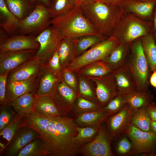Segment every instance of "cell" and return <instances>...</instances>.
I'll list each match as a JSON object with an SVG mask.
<instances>
[{
	"label": "cell",
	"instance_id": "obj_41",
	"mask_svg": "<svg viewBox=\"0 0 156 156\" xmlns=\"http://www.w3.org/2000/svg\"><path fill=\"white\" fill-rule=\"evenodd\" d=\"M16 114L10 103L5 105H0V131L12 120Z\"/></svg>",
	"mask_w": 156,
	"mask_h": 156
},
{
	"label": "cell",
	"instance_id": "obj_45",
	"mask_svg": "<svg viewBox=\"0 0 156 156\" xmlns=\"http://www.w3.org/2000/svg\"><path fill=\"white\" fill-rule=\"evenodd\" d=\"M132 148L131 143L126 138L124 137L118 142L116 150L118 153L125 154L130 152Z\"/></svg>",
	"mask_w": 156,
	"mask_h": 156
},
{
	"label": "cell",
	"instance_id": "obj_39",
	"mask_svg": "<svg viewBox=\"0 0 156 156\" xmlns=\"http://www.w3.org/2000/svg\"><path fill=\"white\" fill-rule=\"evenodd\" d=\"M77 77L78 80L77 96H81L98 103L92 85L84 77L78 74Z\"/></svg>",
	"mask_w": 156,
	"mask_h": 156
},
{
	"label": "cell",
	"instance_id": "obj_33",
	"mask_svg": "<svg viewBox=\"0 0 156 156\" xmlns=\"http://www.w3.org/2000/svg\"><path fill=\"white\" fill-rule=\"evenodd\" d=\"M49 152L45 144L40 138L35 139L27 144L16 156H48Z\"/></svg>",
	"mask_w": 156,
	"mask_h": 156
},
{
	"label": "cell",
	"instance_id": "obj_7",
	"mask_svg": "<svg viewBox=\"0 0 156 156\" xmlns=\"http://www.w3.org/2000/svg\"><path fill=\"white\" fill-rule=\"evenodd\" d=\"M49 8L38 3L33 10L20 21L19 34L37 36L51 25Z\"/></svg>",
	"mask_w": 156,
	"mask_h": 156
},
{
	"label": "cell",
	"instance_id": "obj_46",
	"mask_svg": "<svg viewBox=\"0 0 156 156\" xmlns=\"http://www.w3.org/2000/svg\"><path fill=\"white\" fill-rule=\"evenodd\" d=\"M146 107L151 120L156 121V104L153 101L148 104Z\"/></svg>",
	"mask_w": 156,
	"mask_h": 156
},
{
	"label": "cell",
	"instance_id": "obj_16",
	"mask_svg": "<svg viewBox=\"0 0 156 156\" xmlns=\"http://www.w3.org/2000/svg\"><path fill=\"white\" fill-rule=\"evenodd\" d=\"M63 114L69 113L73 109L77 95L74 90L62 80L58 84L51 96Z\"/></svg>",
	"mask_w": 156,
	"mask_h": 156
},
{
	"label": "cell",
	"instance_id": "obj_48",
	"mask_svg": "<svg viewBox=\"0 0 156 156\" xmlns=\"http://www.w3.org/2000/svg\"><path fill=\"white\" fill-rule=\"evenodd\" d=\"M153 13V33L156 42V4L154 8Z\"/></svg>",
	"mask_w": 156,
	"mask_h": 156
},
{
	"label": "cell",
	"instance_id": "obj_28",
	"mask_svg": "<svg viewBox=\"0 0 156 156\" xmlns=\"http://www.w3.org/2000/svg\"><path fill=\"white\" fill-rule=\"evenodd\" d=\"M57 51L63 70L66 68L75 58V44L73 40L69 38L62 39Z\"/></svg>",
	"mask_w": 156,
	"mask_h": 156
},
{
	"label": "cell",
	"instance_id": "obj_51",
	"mask_svg": "<svg viewBox=\"0 0 156 156\" xmlns=\"http://www.w3.org/2000/svg\"><path fill=\"white\" fill-rule=\"evenodd\" d=\"M92 0H73L75 6H81Z\"/></svg>",
	"mask_w": 156,
	"mask_h": 156
},
{
	"label": "cell",
	"instance_id": "obj_10",
	"mask_svg": "<svg viewBox=\"0 0 156 156\" xmlns=\"http://www.w3.org/2000/svg\"><path fill=\"white\" fill-rule=\"evenodd\" d=\"M102 123L94 138L80 147L79 153L85 156L113 155L108 134Z\"/></svg>",
	"mask_w": 156,
	"mask_h": 156
},
{
	"label": "cell",
	"instance_id": "obj_54",
	"mask_svg": "<svg viewBox=\"0 0 156 156\" xmlns=\"http://www.w3.org/2000/svg\"><path fill=\"white\" fill-rule=\"evenodd\" d=\"M139 0V1H154V0L156 1V0Z\"/></svg>",
	"mask_w": 156,
	"mask_h": 156
},
{
	"label": "cell",
	"instance_id": "obj_3",
	"mask_svg": "<svg viewBox=\"0 0 156 156\" xmlns=\"http://www.w3.org/2000/svg\"><path fill=\"white\" fill-rule=\"evenodd\" d=\"M51 25L60 33L62 39H74L86 35L100 34L83 13L80 6L52 18Z\"/></svg>",
	"mask_w": 156,
	"mask_h": 156
},
{
	"label": "cell",
	"instance_id": "obj_34",
	"mask_svg": "<svg viewBox=\"0 0 156 156\" xmlns=\"http://www.w3.org/2000/svg\"><path fill=\"white\" fill-rule=\"evenodd\" d=\"M151 121L146 106H144L133 111L130 124L142 131H148Z\"/></svg>",
	"mask_w": 156,
	"mask_h": 156
},
{
	"label": "cell",
	"instance_id": "obj_6",
	"mask_svg": "<svg viewBox=\"0 0 156 156\" xmlns=\"http://www.w3.org/2000/svg\"><path fill=\"white\" fill-rule=\"evenodd\" d=\"M119 44L118 41L112 37L107 38L75 58L66 68L71 72L77 73L87 65L103 61Z\"/></svg>",
	"mask_w": 156,
	"mask_h": 156
},
{
	"label": "cell",
	"instance_id": "obj_37",
	"mask_svg": "<svg viewBox=\"0 0 156 156\" xmlns=\"http://www.w3.org/2000/svg\"><path fill=\"white\" fill-rule=\"evenodd\" d=\"M102 107L98 103L81 96H78L73 109L74 114H79L97 110Z\"/></svg>",
	"mask_w": 156,
	"mask_h": 156
},
{
	"label": "cell",
	"instance_id": "obj_53",
	"mask_svg": "<svg viewBox=\"0 0 156 156\" xmlns=\"http://www.w3.org/2000/svg\"><path fill=\"white\" fill-rule=\"evenodd\" d=\"M29 0L36 5L37 3H38L37 0Z\"/></svg>",
	"mask_w": 156,
	"mask_h": 156
},
{
	"label": "cell",
	"instance_id": "obj_52",
	"mask_svg": "<svg viewBox=\"0 0 156 156\" xmlns=\"http://www.w3.org/2000/svg\"><path fill=\"white\" fill-rule=\"evenodd\" d=\"M38 3H42L48 8L49 6L50 0H37Z\"/></svg>",
	"mask_w": 156,
	"mask_h": 156
},
{
	"label": "cell",
	"instance_id": "obj_25",
	"mask_svg": "<svg viewBox=\"0 0 156 156\" xmlns=\"http://www.w3.org/2000/svg\"><path fill=\"white\" fill-rule=\"evenodd\" d=\"M109 116L102 107L97 110L77 115L73 119L77 125L80 127L93 126L102 123Z\"/></svg>",
	"mask_w": 156,
	"mask_h": 156
},
{
	"label": "cell",
	"instance_id": "obj_15",
	"mask_svg": "<svg viewBox=\"0 0 156 156\" xmlns=\"http://www.w3.org/2000/svg\"><path fill=\"white\" fill-rule=\"evenodd\" d=\"M134 111L127 104L119 111L111 115L107 121L108 134L110 139L117 138L130 124V119Z\"/></svg>",
	"mask_w": 156,
	"mask_h": 156
},
{
	"label": "cell",
	"instance_id": "obj_35",
	"mask_svg": "<svg viewBox=\"0 0 156 156\" xmlns=\"http://www.w3.org/2000/svg\"><path fill=\"white\" fill-rule=\"evenodd\" d=\"M101 124L93 126H77V134L74 139V143L80 147L92 141L97 134Z\"/></svg>",
	"mask_w": 156,
	"mask_h": 156
},
{
	"label": "cell",
	"instance_id": "obj_44",
	"mask_svg": "<svg viewBox=\"0 0 156 156\" xmlns=\"http://www.w3.org/2000/svg\"><path fill=\"white\" fill-rule=\"evenodd\" d=\"M10 71L0 74V105H4L9 103L6 96V92L7 78Z\"/></svg>",
	"mask_w": 156,
	"mask_h": 156
},
{
	"label": "cell",
	"instance_id": "obj_13",
	"mask_svg": "<svg viewBox=\"0 0 156 156\" xmlns=\"http://www.w3.org/2000/svg\"><path fill=\"white\" fill-rule=\"evenodd\" d=\"M40 138L35 130L26 126L21 127L10 141L2 148L4 156H16L18 152L27 144L37 138Z\"/></svg>",
	"mask_w": 156,
	"mask_h": 156
},
{
	"label": "cell",
	"instance_id": "obj_18",
	"mask_svg": "<svg viewBox=\"0 0 156 156\" xmlns=\"http://www.w3.org/2000/svg\"><path fill=\"white\" fill-rule=\"evenodd\" d=\"M38 74L23 81H7L6 96L9 103L27 93L36 94L38 88Z\"/></svg>",
	"mask_w": 156,
	"mask_h": 156
},
{
	"label": "cell",
	"instance_id": "obj_31",
	"mask_svg": "<svg viewBox=\"0 0 156 156\" xmlns=\"http://www.w3.org/2000/svg\"><path fill=\"white\" fill-rule=\"evenodd\" d=\"M107 38L100 34H97L83 35L73 39L75 44V58Z\"/></svg>",
	"mask_w": 156,
	"mask_h": 156
},
{
	"label": "cell",
	"instance_id": "obj_43",
	"mask_svg": "<svg viewBox=\"0 0 156 156\" xmlns=\"http://www.w3.org/2000/svg\"><path fill=\"white\" fill-rule=\"evenodd\" d=\"M46 64L48 68L54 73L59 75L62 74V69L57 50Z\"/></svg>",
	"mask_w": 156,
	"mask_h": 156
},
{
	"label": "cell",
	"instance_id": "obj_49",
	"mask_svg": "<svg viewBox=\"0 0 156 156\" xmlns=\"http://www.w3.org/2000/svg\"><path fill=\"white\" fill-rule=\"evenodd\" d=\"M105 4L114 5H119L124 0H97Z\"/></svg>",
	"mask_w": 156,
	"mask_h": 156
},
{
	"label": "cell",
	"instance_id": "obj_36",
	"mask_svg": "<svg viewBox=\"0 0 156 156\" xmlns=\"http://www.w3.org/2000/svg\"><path fill=\"white\" fill-rule=\"evenodd\" d=\"M75 6L73 0H50L49 8L52 18L65 14Z\"/></svg>",
	"mask_w": 156,
	"mask_h": 156
},
{
	"label": "cell",
	"instance_id": "obj_14",
	"mask_svg": "<svg viewBox=\"0 0 156 156\" xmlns=\"http://www.w3.org/2000/svg\"><path fill=\"white\" fill-rule=\"evenodd\" d=\"M37 51H0V74L10 71L35 56Z\"/></svg>",
	"mask_w": 156,
	"mask_h": 156
},
{
	"label": "cell",
	"instance_id": "obj_42",
	"mask_svg": "<svg viewBox=\"0 0 156 156\" xmlns=\"http://www.w3.org/2000/svg\"><path fill=\"white\" fill-rule=\"evenodd\" d=\"M75 73L69 71L66 68L64 69L62 71L63 80L77 95L78 80V77H77Z\"/></svg>",
	"mask_w": 156,
	"mask_h": 156
},
{
	"label": "cell",
	"instance_id": "obj_11",
	"mask_svg": "<svg viewBox=\"0 0 156 156\" xmlns=\"http://www.w3.org/2000/svg\"><path fill=\"white\" fill-rule=\"evenodd\" d=\"M85 77L94 83L96 100L102 107L105 105L118 94L112 73L102 77Z\"/></svg>",
	"mask_w": 156,
	"mask_h": 156
},
{
	"label": "cell",
	"instance_id": "obj_5",
	"mask_svg": "<svg viewBox=\"0 0 156 156\" xmlns=\"http://www.w3.org/2000/svg\"><path fill=\"white\" fill-rule=\"evenodd\" d=\"M125 66L134 78L137 91L148 90L151 73L142 49L141 38L130 44Z\"/></svg>",
	"mask_w": 156,
	"mask_h": 156
},
{
	"label": "cell",
	"instance_id": "obj_19",
	"mask_svg": "<svg viewBox=\"0 0 156 156\" xmlns=\"http://www.w3.org/2000/svg\"><path fill=\"white\" fill-rule=\"evenodd\" d=\"M42 65L35 55L9 73L7 81L25 80L37 75Z\"/></svg>",
	"mask_w": 156,
	"mask_h": 156
},
{
	"label": "cell",
	"instance_id": "obj_32",
	"mask_svg": "<svg viewBox=\"0 0 156 156\" xmlns=\"http://www.w3.org/2000/svg\"><path fill=\"white\" fill-rule=\"evenodd\" d=\"M112 72L106 64L103 61H101L87 65L77 73L84 77H100Z\"/></svg>",
	"mask_w": 156,
	"mask_h": 156
},
{
	"label": "cell",
	"instance_id": "obj_22",
	"mask_svg": "<svg viewBox=\"0 0 156 156\" xmlns=\"http://www.w3.org/2000/svg\"><path fill=\"white\" fill-rule=\"evenodd\" d=\"M118 94L125 95L137 91L135 82L130 72L125 66L112 72Z\"/></svg>",
	"mask_w": 156,
	"mask_h": 156
},
{
	"label": "cell",
	"instance_id": "obj_47",
	"mask_svg": "<svg viewBox=\"0 0 156 156\" xmlns=\"http://www.w3.org/2000/svg\"><path fill=\"white\" fill-rule=\"evenodd\" d=\"M149 83L153 87L156 89V71H153L151 74Z\"/></svg>",
	"mask_w": 156,
	"mask_h": 156
},
{
	"label": "cell",
	"instance_id": "obj_50",
	"mask_svg": "<svg viewBox=\"0 0 156 156\" xmlns=\"http://www.w3.org/2000/svg\"><path fill=\"white\" fill-rule=\"evenodd\" d=\"M150 128V131L156 138V121L151 120Z\"/></svg>",
	"mask_w": 156,
	"mask_h": 156
},
{
	"label": "cell",
	"instance_id": "obj_40",
	"mask_svg": "<svg viewBox=\"0 0 156 156\" xmlns=\"http://www.w3.org/2000/svg\"><path fill=\"white\" fill-rule=\"evenodd\" d=\"M124 95L118 94L109 101L102 109L109 116L117 113L126 104Z\"/></svg>",
	"mask_w": 156,
	"mask_h": 156
},
{
	"label": "cell",
	"instance_id": "obj_38",
	"mask_svg": "<svg viewBox=\"0 0 156 156\" xmlns=\"http://www.w3.org/2000/svg\"><path fill=\"white\" fill-rule=\"evenodd\" d=\"M23 117L16 114L12 120L0 131V136L5 139L8 143L18 130L23 126ZM7 143V144H8Z\"/></svg>",
	"mask_w": 156,
	"mask_h": 156
},
{
	"label": "cell",
	"instance_id": "obj_21",
	"mask_svg": "<svg viewBox=\"0 0 156 156\" xmlns=\"http://www.w3.org/2000/svg\"><path fill=\"white\" fill-rule=\"evenodd\" d=\"M33 112L47 117L63 115L54 100L49 95L39 96L35 94Z\"/></svg>",
	"mask_w": 156,
	"mask_h": 156
},
{
	"label": "cell",
	"instance_id": "obj_23",
	"mask_svg": "<svg viewBox=\"0 0 156 156\" xmlns=\"http://www.w3.org/2000/svg\"><path fill=\"white\" fill-rule=\"evenodd\" d=\"M20 21L8 9L4 0H0V26L9 36L19 34Z\"/></svg>",
	"mask_w": 156,
	"mask_h": 156
},
{
	"label": "cell",
	"instance_id": "obj_27",
	"mask_svg": "<svg viewBox=\"0 0 156 156\" xmlns=\"http://www.w3.org/2000/svg\"><path fill=\"white\" fill-rule=\"evenodd\" d=\"M8 10L20 21L34 9L36 5L29 0H4Z\"/></svg>",
	"mask_w": 156,
	"mask_h": 156
},
{
	"label": "cell",
	"instance_id": "obj_2",
	"mask_svg": "<svg viewBox=\"0 0 156 156\" xmlns=\"http://www.w3.org/2000/svg\"><path fill=\"white\" fill-rule=\"evenodd\" d=\"M85 16L99 33L108 38L126 11L119 5H109L92 0L80 6Z\"/></svg>",
	"mask_w": 156,
	"mask_h": 156
},
{
	"label": "cell",
	"instance_id": "obj_8",
	"mask_svg": "<svg viewBox=\"0 0 156 156\" xmlns=\"http://www.w3.org/2000/svg\"><path fill=\"white\" fill-rule=\"evenodd\" d=\"M62 39L59 31L51 25L36 36V39L39 44L40 47L35 56L42 65L47 63L57 50Z\"/></svg>",
	"mask_w": 156,
	"mask_h": 156
},
{
	"label": "cell",
	"instance_id": "obj_24",
	"mask_svg": "<svg viewBox=\"0 0 156 156\" xmlns=\"http://www.w3.org/2000/svg\"><path fill=\"white\" fill-rule=\"evenodd\" d=\"M130 44H119L103 61L113 72L125 66Z\"/></svg>",
	"mask_w": 156,
	"mask_h": 156
},
{
	"label": "cell",
	"instance_id": "obj_17",
	"mask_svg": "<svg viewBox=\"0 0 156 156\" xmlns=\"http://www.w3.org/2000/svg\"><path fill=\"white\" fill-rule=\"evenodd\" d=\"M38 77V88L36 94L39 96L52 95L58 84L63 79L62 74L59 75L54 73L46 64L42 65Z\"/></svg>",
	"mask_w": 156,
	"mask_h": 156
},
{
	"label": "cell",
	"instance_id": "obj_9",
	"mask_svg": "<svg viewBox=\"0 0 156 156\" xmlns=\"http://www.w3.org/2000/svg\"><path fill=\"white\" fill-rule=\"evenodd\" d=\"M131 141L136 153L153 154L156 148V138L150 131H142L130 124L124 131Z\"/></svg>",
	"mask_w": 156,
	"mask_h": 156
},
{
	"label": "cell",
	"instance_id": "obj_26",
	"mask_svg": "<svg viewBox=\"0 0 156 156\" xmlns=\"http://www.w3.org/2000/svg\"><path fill=\"white\" fill-rule=\"evenodd\" d=\"M141 39L143 51L151 74L156 71V42L152 32L142 37Z\"/></svg>",
	"mask_w": 156,
	"mask_h": 156
},
{
	"label": "cell",
	"instance_id": "obj_29",
	"mask_svg": "<svg viewBox=\"0 0 156 156\" xmlns=\"http://www.w3.org/2000/svg\"><path fill=\"white\" fill-rule=\"evenodd\" d=\"M35 94L33 92L25 93L10 103L17 114L23 117L33 112Z\"/></svg>",
	"mask_w": 156,
	"mask_h": 156
},
{
	"label": "cell",
	"instance_id": "obj_4",
	"mask_svg": "<svg viewBox=\"0 0 156 156\" xmlns=\"http://www.w3.org/2000/svg\"><path fill=\"white\" fill-rule=\"evenodd\" d=\"M153 23L142 20L126 11L111 37L116 39L119 44H130L136 39L153 33Z\"/></svg>",
	"mask_w": 156,
	"mask_h": 156
},
{
	"label": "cell",
	"instance_id": "obj_12",
	"mask_svg": "<svg viewBox=\"0 0 156 156\" xmlns=\"http://www.w3.org/2000/svg\"><path fill=\"white\" fill-rule=\"evenodd\" d=\"M36 36L19 34L9 36L5 35L0 37V51L27 50L38 51L39 43Z\"/></svg>",
	"mask_w": 156,
	"mask_h": 156
},
{
	"label": "cell",
	"instance_id": "obj_20",
	"mask_svg": "<svg viewBox=\"0 0 156 156\" xmlns=\"http://www.w3.org/2000/svg\"><path fill=\"white\" fill-rule=\"evenodd\" d=\"M156 4V0L143 1L137 0H124L120 5L127 11L145 21L152 17Z\"/></svg>",
	"mask_w": 156,
	"mask_h": 156
},
{
	"label": "cell",
	"instance_id": "obj_1",
	"mask_svg": "<svg viewBox=\"0 0 156 156\" xmlns=\"http://www.w3.org/2000/svg\"><path fill=\"white\" fill-rule=\"evenodd\" d=\"M22 118L23 126L39 133L47 148L48 156H74L79 153L80 147L74 141L77 126L73 119L62 116L45 117L34 112Z\"/></svg>",
	"mask_w": 156,
	"mask_h": 156
},
{
	"label": "cell",
	"instance_id": "obj_30",
	"mask_svg": "<svg viewBox=\"0 0 156 156\" xmlns=\"http://www.w3.org/2000/svg\"><path fill=\"white\" fill-rule=\"evenodd\" d=\"M124 95L127 103L134 111L146 106L154 99L153 95L149 90L142 92L135 91Z\"/></svg>",
	"mask_w": 156,
	"mask_h": 156
}]
</instances>
